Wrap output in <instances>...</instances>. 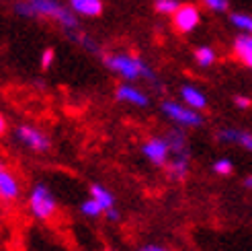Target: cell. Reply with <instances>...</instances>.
Instances as JSON below:
<instances>
[{
	"label": "cell",
	"instance_id": "obj_1",
	"mask_svg": "<svg viewBox=\"0 0 252 251\" xmlns=\"http://www.w3.org/2000/svg\"><path fill=\"white\" fill-rule=\"evenodd\" d=\"M15 12L25 19H47L58 23L68 33H78L80 23L70 6H64L58 0H23L15 4Z\"/></svg>",
	"mask_w": 252,
	"mask_h": 251
},
{
	"label": "cell",
	"instance_id": "obj_2",
	"mask_svg": "<svg viewBox=\"0 0 252 251\" xmlns=\"http://www.w3.org/2000/svg\"><path fill=\"white\" fill-rule=\"evenodd\" d=\"M103 64L113 72L121 77L125 83H135V81H156L154 70L150 68L140 56L133 54H107L103 56Z\"/></svg>",
	"mask_w": 252,
	"mask_h": 251
},
{
	"label": "cell",
	"instance_id": "obj_3",
	"mask_svg": "<svg viewBox=\"0 0 252 251\" xmlns=\"http://www.w3.org/2000/svg\"><path fill=\"white\" fill-rule=\"evenodd\" d=\"M27 206H29V212L31 216L41 220V222H49L54 220L56 214H58V200H56V194L49 190V185L43 183V181H37L31 192H29V198H27Z\"/></svg>",
	"mask_w": 252,
	"mask_h": 251
},
{
	"label": "cell",
	"instance_id": "obj_4",
	"mask_svg": "<svg viewBox=\"0 0 252 251\" xmlns=\"http://www.w3.org/2000/svg\"><path fill=\"white\" fill-rule=\"evenodd\" d=\"M160 109H162V114H164V118H168L174 126H179V128H199V126L203 124L201 111L185 105L183 101H164Z\"/></svg>",
	"mask_w": 252,
	"mask_h": 251
},
{
	"label": "cell",
	"instance_id": "obj_5",
	"mask_svg": "<svg viewBox=\"0 0 252 251\" xmlns=\"http://www.w3.org/2000/svg\"><path fill=\"white\" fill-rule=\"evenodd\" d=\"M15 136H17L19 142H23L29 150H33V153H47V150L52 148V140H49V136L41 128H37V126L21 124L19 128L15 130Z\"/></svg>",
	"mask_w": 252,
	"mask_h": 251
},
{
	"label": "cell",
	"instance_id": "obj_6",
	"mask_svg": "<svg viewBox=\"0 0 252 251\" xmlns=\"http://www.w3.org/2000/svg\"><path fill=\"white\" fill-rule=\"evenodd\" d=\"M199 25H201V8L193 2H181V6L172 15V27L181 35H189Z\"/></svg>",
	"mask_w": 252,
	"mask_h": 251
},
{
	"label": "cell",
	"instance_id": "obj_7",
	"mask_svg": "<svg viewBox=\"0 0 252 251\" xmlns=\"http://www.w3.org/2000/svg\"><path fill=\"white\" fill-rule=\"evenodd\" d=\"M142 155L146 157L148 163H152L154 167H166L172 157L170 144L166 136H152L142 144Z\"/></svg>",
	"mask_w": 252,
	"mask_h": 251
},
{
	"label": "cell",
	"instance_id": "obj_8",
	"mask_svg": "<svg viewBox=\"0 0 252 251\" xmlns=\"http://www.w3.org/2000/svg\"><path fill=\"white\" fill-rule=\"evenodd\" d=\"M115 99L119 103H127V105H133V107H148L150 105V97L144 89L135 86L131 83H125V84H119L115 89Z\"/></svg>",
	"mask_w": 252,
	"mask_h": 251
},
{
	"label": "cell",
	"instance_id": "obj_9",
	"mask_svg": "<svg viewBox=\"0 0 252 251\" xmlns=\"http://www.w3.org/2000/svg\"><path fill=\"white\" fill-rule=\"evenodd\" d=\"M19 198H21V183L17 175L0 163V200L2 202H17Z\"/></svg>",
	"mask_w": 252,
	"mask_h": 251
},
{
	"label": "cell",
	"instance_id": "obj_10",
	"mask_svg": "<svg viewBox=\"0 0 252 251\" xmlns=\"http://www.w3.org/2000/svg\"><path fill=\"white\" fill-rule=\"evenodd\" d=\"M68 6L74 10L76 17L84 19H98L105 12L103 0H68Z\"/></svg>",
	"mask_w": 252,
	"mask_h": 251
},
{
	"label": "cell",
	"instance_id": "obj_11",
	"mask_svg": "<svg viewBox=\"0 0 252 251\" xmlns=\"http://www.w3.org/2000/svg\"><path fill=\"white\" fill-rule=\"evenodd\" d=\"M232 54L242 66L252 70V35L248 33L236 35L232 42Z\"/></svg>",
	"mask_w": 252,
	"mask_h": 251
},
{
	"label": "cell",
	"instance_id": "obj_12",
	"mask_svg": "<svg viewBox=\"0 0 252 251\" xmlns=\"http://www.w3.org/2000/svg\"><path fill=\"white\" fill-rule=\"evenodd\" d=\"M181 101L197 111H203L207 107V95L193 84H185L181 89Z\"/></svg>",
	"mask_w": 252,
	"mask_h": 251
},
{
	"label": "cell",
	"instance_id": "obj_13",
	"mask_svg": "<svg viewBox=\"0 0 252 251\" xmlns=\"http://www.w3.org/2000/svg\"><path fill=\"white\" fill-rule=\"evenodd\" d=\"M189 167H191V155H176V157H170L168 165H166L170 179H174V181H185L187 175H189Z\"/></svg>",
	"mask_w": 252,
	"mask_h": 251
},
{
	"label": "cell",
	"instance_id": "obj_14",
	"mask_svg": "<svg viewBox=\"0 0 252 251\" xmlns=\"http://www.w3.org/2000/svg\"><path fill=\"white\" fill-rule=\"evenodd\" d=\"M166 140L170 144V153L172 157L176 155H189V142H187V134H185V128H172L166 132Z\"/></svg>",
	"mask_w": 252,
	"mask_h": 251
},
{
	"label": "cell",
	"instance_id": "obj_15",
	"mask_svg": "<svg viewBox=\"0 0 252 251\" xmlns=\"http://www.w3.org/2000/svg\"><path fill=\"white\" fill-rule=\"evenodd\" d=\"M91 198H94L96 202L103 206V210H111V208H115V196H113L105 185H100V183H93L91 185Z\"/></svg>",
	"mask_w": 252,
	"mask_h": 251
},
{
	"label": "cell",
	"instance_id": "obj_16",
	"mask_svg": "<svg viewBox=\"0 0 252 251\" xmlns=\"http://www.w3.org/2000/svg\"><path fill=\"white\" fill-rule=\"evenodd\" d=\"M193 56H195L197 66H201V68H211L218 62V52L211 45H199V47H195Z\"/></svg>",
	"mask_w": 252,
	"mask_h": 251
},
{
	"label": "cell",
	"instance_id": "obj_17",
	"mask_svg": "<svg viewBox=\"0 0 252 251\" xmlns=\"http://www.w3.org/2000/svg\"><path fill=\"white\" fill-rule=\"evenodd\" d=\"M80 214L86 216V218H98L100 214H105V210L94 198L88 196L86 200H82V204H80Z\"/></svg>",
	"mask_w": 252,
	"mask_h": 251
},
{
	"label": "cell",
	"instance_id": "obj_18",
	"mask_svg": "<svg viewBox=\"0 0 252 251\" xmlns=\"http://www.w3.org/2000/svg\"><path fill=\"white\" fill-rule=\"evenodd\" d=\"M230 21L240 33L252 35V15H248V12H232Z\"/></svg>",
	"mask_w": 252,
	"mask_h": 251
},
{
	"label": "cell",
	"instance_id": "obj_19",
	"mask_svg": "<svg viewBox=\"0 0 252 251\" xmlns=\"http://www.w3.org/2000/svg\"><path fill=\"white\" fill-rule=\"evenodd\" d=\"M179 6H181L179 0H154V10L164 17H172Z\"/></svg>",
	"mask_w": 252,
	"mask_h": 251
},
{
	"label": "cell",
	"instance_id": "obj_20",
	"mask_svg": "<svg viewBox=\"0 0 252 251\" xmlns=\"http://www.w3.org/2000/svg\"><path fill=\"white\" fill-rule=\"evenodd\" d=\"M213 173L221 175V177H228V175L234 173V163H232L230 159H225V157L213 161Z\"/></svg>",
	"mask_w": 252,
	"mask_h": 251
},
{
	"label": "cell",
	"instance_id": "obj_21",
	"mask_svg": "<svg viewBox=\"0 0 252 251\" xmlns=\"http://www.w3.org/2000/svg\"><path fill=\"white\" fill-rule=\"evenodd\" d=\"M203 6L211 12H216V15H221V12H228L230 8V0H201Z\"/></svg>",
	"mask_w": 252,
	"mask_h": 251
},
{
	"label": "cell",
	"instance_id": "obj_22",
	"mask_svg": "<svg viewBox=\"0 0 252 251\" xmlns=\"http://www.w3.org/2000/svg\"><path fill=\"white\" fill-rule=\"evenodd\" d=\"M54 62H56V49L54 47H45L41 56H39V66L41 70H49L54 66Z\"/></svg>",
	"mask_w": 252,
	"mask_h": 251
},
{
	"label": "cell",
	"instance_id": "obj_23",
	"mask_svg": "<svg viewBox=\"0 0 252 251\" xmlns=\"http://www.w3.org/2000/svg\"><path fill=\"white\" fill-rule=\"evenodd\" d=\"M234 105L238 107V109H250L252 107V101L248 97H244V95H236L234 97Z\"/></svg>",
	"mask_w": 252,
	"mask_h": 251
},
{
	"label": "cell",
	"instance_id": "obj_24",
	"mask_svg": "<svg viewBox=\"0 0 252 251\" xmlns=\"http://www.w3.org/2000/svg\"><path fill=\"white\" fill-rule=\"evenodd\" d=\"M137 251H170L168 247H164V245H156V243H148V245H142Z\"/></svg>",
	"mask_w": 252,
	"mask_h": 251
},
{
	"label": "cell",
	"instance_id": "obj_25",
	"mask_svg": "<svg viewBox=\"0 0 252 251\" xmlns=\"http://www.w3.org/2000/svg\"><path fill=\"white\" fill-rule=\"evenodd\" d=\"M105 216H107L111 222H117V220H119V210H117V208H111V210L105 212Z\"/></svg>",
	"mask_w": 252,
	"mask_h": 251
},
{
	"label": "cell",
	"instance_id": "obj_26",
	"mask_svg": "<svg viewBox=\"0 0 252 251\" xmlns=\"http://www.w3.org/2000/svg\"><path fill=\"white\" fill-rule=\"evenodd\" d=\"M6 132V120H4V116L0 114V136H2Z\"/></svg>",
	"mask_w": 252,
	"mask_h": 251
},
{
	"label": "cell",
	"instance_id": "obj_27",
	"mask_svg": "<svg viewBox=\"0 0 252 251\" xmlns=\"http://www.w3.org/2000/svg\"><path fill=\"white\" fill-rule=\"evenodd\" d=\"M244 187H248V190H252V173H250V175H246V177H244Z\"/></svg>",
	"mask_w": 252,
	"mask_h": 251
}]
</instances>
